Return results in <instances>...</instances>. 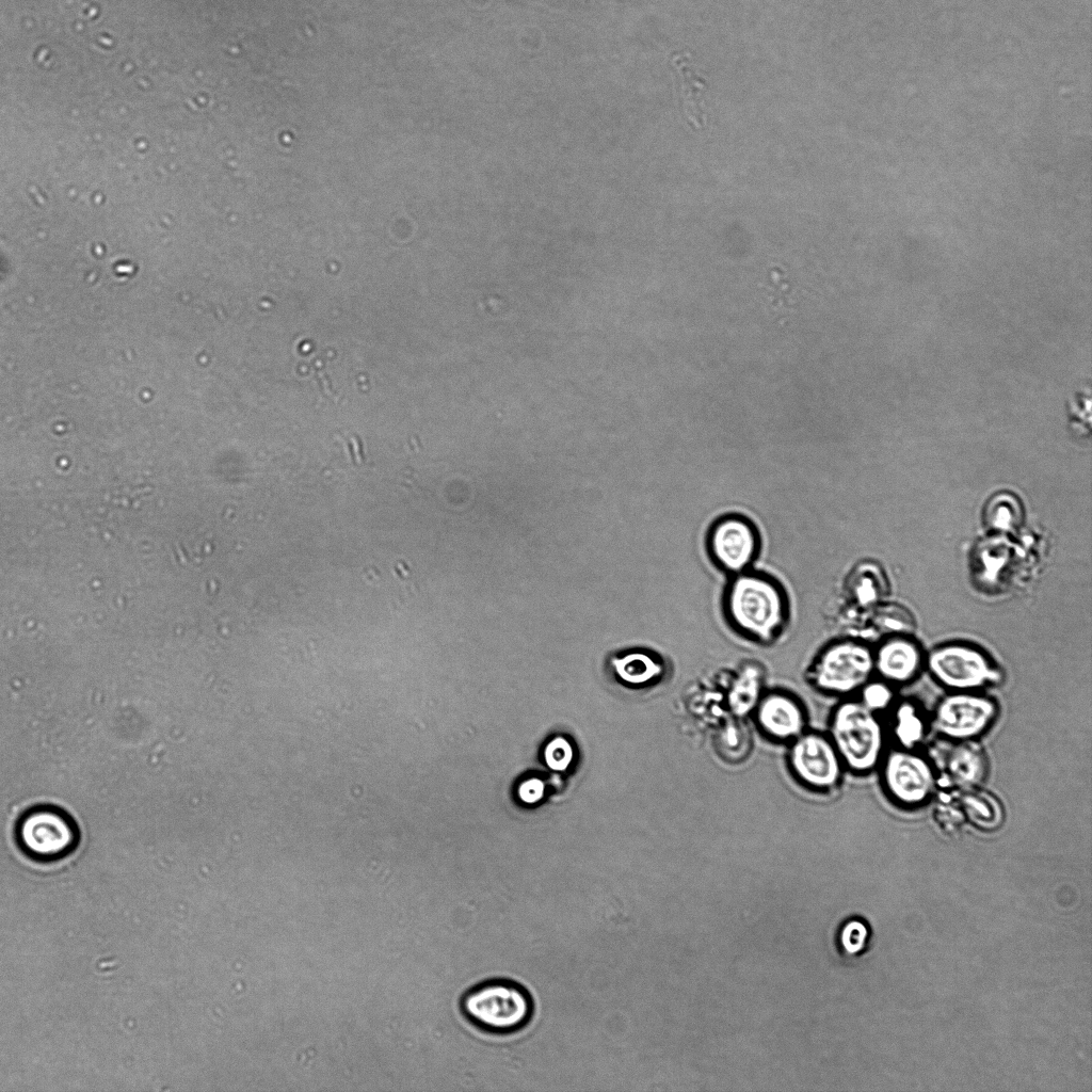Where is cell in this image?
Segmentation results:
<instances>
[{
  "mask_svg": "<svg viewBox=\"0 0 1092 1092\" xmlns=\"http://www.w3.org/2000/svg\"><path fill=\"white\" fill-rule=\"evenodd\" d=\"M721 609L732 631L762 646L775 643L791 620L790 598L784 584L770 573L753 567L728 577Z\"/></svg>",
  "mask_w": 1092,
  "mask_h": 1092,
  "instance_id": "6da1fadb",
  "label": "cell"
},
{
  "mask_svg": "<svg viewBox=\"0 0 1092 1092\" xmlns=\"http://www.w3.org/2000/svg\"><path fill=\"white\" fill-rule=\"evenodd\" d=\"M847 772L867 775L878 769L887 751L888 734L880 714L855 696L840 698L833 707L828 732Z\"/></svg>",
  "mask_w": 1092,
  "mask_h": 1092,
  "instance_id": "7a4b0ae2",
  "label": "cell"
},
{
  "mask_svg": "<svg viewBox=\"0 0 1092 1092\" xmlns=\"http://www.w3.org/2000/svg\"><path fill=\"white\" fill-rule=\"evenodd\" d=\"M460 1011L477 1029L507 1035L524 1029L532 1019L534 1002L529 991L508 978L480 981L460 998Z\"/></svg>",
  "mask_w": 1092,
  "mask_h": 1092,
  "instance_id": "3957f363",
  "label": "cell"
},
{
  "mask_svg": "<svg viewBox=\"0 0 1092 1092\" xmlns=\"http://www.w3.org/2000/svg\"><path fill=\"white\" fill-rule=\"evenodd\" d=\"M807 676L810 686L826 696H855L876 676L873 648L855 638L832 640L816 654Z\"/></svg>",
  "mask_w": 1092,
  "mask_h": 1092,
  "instance_id": "277c9868",
  "label": "cell"
},
{
  "mask_svg": "<svg viewBox=\"0 0 1092 1092\" xmlns=\"http://www.w3.org/2000/svg\"><path fill=\"white\" fill-rule=\"evenodd\" d=\"M926 670L946 691H986L1005 681L1001 667L982 648L948 642L926 655Z\"/></svg>",
  "mask_w": 1092,
  "mask_h": 1092,
  "instance_id": "5b68a950",
  "label": "cell"
},
{
  "mask_svg": "<svg viewBox=\"0 0 1092 1092\" xmlns=\"http://www.w3.org/2000/svg\"><path fill=\"white\" fill-rule=\"evenodd\" d=\"M877 770L886 798L905 810L927 806L940 789L938 774L920 749H887Z\"/></svg>",
  "mask_w": 1092,
  "mask_h": 1092,
  "instance_id": "8992f818",
  "label": "cell"
},
{
  "mask_svg": "<svg viewBox=\"0 0 1092 1092\" xmlns=\"http://www.w3.org/2000/svg\"><path fill=\"white\" fill-rule=\"evenodd\" d=\"M16 840L23 853L38 862H53L70 854L80 834L71 816L50 805H35L26 810L16 823Z\"/></svg>",
  "mask_w": 1092,
  "mask_h": 1092,
  "instance_id": "52a82bcc",
  "label": "cell"
},
{
  "mask_svg": "<svg viewBox=\"0 0 1092 1092\" xmlns=\"http://www.w3.org/2000/svg\"><path fill=\"white\" fill-rule=\"evenodd\" d=\"M999 713V703L986 691H946L930 714L931 729L950 741L980 740Z\"/></svg>",
  "mask_w": 1092,
  "mask_h": 1092,
  "instance_id": "ba28073f",
  "label": "cell"
},
{
  "mask_svg": "<svg viewBox=\"0 0 1092 1092\" xmlns=\"http://www.w3.org/2000/svg\"><path fill=\"white\" fill-rule=\"evenodd\" d=\"M761 545L757 525L739 512L718 516L705 535L710 563L728 577L752 568L760 556Z\"/></svg>",
  "mask_w": 1092,
  "mask_h": 1092,
  "instance_id": "9c48e42d",
  "label": "cell"
},
{
  "mask_svg": "<svg viewBox=\"0 0 1092 1092\" xmlns=\"http://www.w3.org/2000/svg\"><path fill=\"white\" fill-rule=\"evenodd\" d=\"M786 762L792 777L817 793L834 791L847 772L829 735L808 728L787 744Z\"/></svg>",
  "mask_w": 1092,
  "mask_h": 1092,
  "instance_id": "30bf717a",
  "label": "cell"
},
{
  "mask_svg": "<svg viewBox=\"0 0 1092 1092\" xmlns=\"http://www.w3.org/2000/svg\"><path fill=\"white\" fill-rule=\"evenodd\" d=\"M937 774L940 788L983 786L990 773V759L979 740L950 741L940 738L925 752Z\"/></svg>",
  "mask_w": 1092,
  "mask_h": 1092,
  "instance_id": "8fae6325",
  "label": "cell"
},
{
  "mask_svg": "<svg viewBox=\"0 0 1092 1092\" xmlns=\"http://www.w3.org/2000/svg\"><path fill=\"white\" fill-rule=\"evenodd\" d=\"M751 714L759 733L775 743L787 745L807 729L805 706L788 691L764 692Z\"/></svg>",
  "mask_w": 1092,
  "mask_h": 1092,
  "instance_id": "7c38bea8",
  "label": "cell"
},
{
  "mask_svg": "<svg viewBox=\"0 0 1092 1092\" xmlns=\"http://www.w3.org/2000/svg\"><path fill=\"white\" fill-rule=\"evenodd\" d=\"M874 675L893 686L914 682L926 670V654L910 635L888 636L873 649Z\"/></svg>",
  "mask_w": 1092,
  "mask_h": 1092,
  "instance_id": "4fadbf2b",
  "label": "cell"
},
{
  "mask_svg": "<svg viewBox=\"0 0 1092 1092\" xmlns=\"http://www.w3.org/2000/svg\"><path fill=\"white\" fill-rule=\"evenodd\" d=\"M888 712L886 729L895 746L920 749L931 730L930 716L921 703L913 697L897 698Z\"/></svg>",
  "mask_w": 1092,
  "mask_h": 1092,
  "instance_id": "5bb4252c",
  "label": "cell"
},
{
  "mask_svg": "<svg viewBox=\"0 0 1092 1092\" xmlns=\"http://www.w3.org/2000/svg\"><path fill=\"white\" fill-rule=\"evenodd\" d=\"M966 824L992 833L1002 828L1006 809L1000 799L983 786L954 789Z\"/></svg>",
  "mask_w": 1092,
  "mask_h": 1092,
  "instance_id": "9a60e30c",
  "label": "cell"
},
{
  "mask_svg": "<svg viewBox=\"0 0 1092 1092\" xmlns=\"http://www.w3.org/2000/svg\"><path fill=\"white\" fill-rule=\"evenodd\" d=\"M617 676L631 686H646L655 682L663 672L662 659L653 652L633 649L613 661Z\"/></svg>",
  "mask_w": 1092,
  "mask_h": 1092,
  "instance_id": "2e32d148",
  "label": "cell"
},
{
  "mask_svg": "<svg viewBox=\"0 0 1092 1092\" xmlns=\"http://www.w3.org/2000/svg\"><path fill=\"white\" fill-rule=\"evenodd\" d=\"M846 588L857 605L868 606L878 603L885 595L887 583L878 565L862 563L850 573Z\"/></svg>",
  "mask_w": 1092,
  "mask_h": 1092,
  "instance_id": "e0dca14e",
  "label": "cell"
},
{
  "mask_svg": "<svg viewBox=\"0 0 1092 1092\" xmlns=\"http://www.w3.org/2000/svg\"><path fill=\"white\" fill-rule=\"evenodd\" d=\"M761 673L757 663L745 664L736 676L729 691V706L737 717L751 713L764 692Z\"/></svg>",
  "mask_w": 1092,
  "mask_h": 1092,
  "instance_id": "ac0fdd59",
  "label": "cell"
},
{
  "mask_svg": "<svg viewBox=\"0 0 1092 1092\" xmlns=\"http://www.w3.org/2000/svg\"><path fill=\"white\" fill-rule=\"evenodd\" d=\"M1022 514V505L1014 495L999 493L989 500L984 521L991 529L1010 531L1021 523Z\"/></svg>",
  "mask_w": 1092,
  "mask_h": 1092,
  "instance_id": "d6986e66",
  "label": "cell"
},
{
  "mask_svg": "<svg viewBox=\"0 0 1092 1092\" xmlns=\"http://www.w3.org/2000/svg\"><path fill=\"white\" fill-rule=\"evenodd\" d=\"M933 801V819L943 832L954 835L966 825L952 788H940Z\"/></svg>",
  "mask_w": 1092,
  "mask_h": 1092,
  "instance_id": "ffe728a7",
  "label": "cell"
},
{
  "mask_svg": "<svg viewBox=\"0 0 1092 1092\" xmlns=\"http://www.w3.org/2000/svg\"><path fill=\"white\" fill-rule=\"evenodd\" d=\"M869 941V926L857 917L846 919L836 935L837 948L846 957H856L863 953L867 949Z\"/></svg>",
  "mask_w": 1092,
  "mask_h": 1092,
  "instance_id": "44dd1931",
  "label": "cell"
},
{
  "mask_svg": "<svg viewBox=\"0 0 1092 1092\" xmlns=\"http://www.w3.org/2000/svg\"><path fill=\"white\" fill-rule=\"evenodd\" d=\"M896 687L873 676L857 692L855 697L869 710L880 714L888 711L897 700Z\"/></svg>",
  "mask_w": 1092,
  "mask_h": 1092,
  "instance_id": "7402d4cb",
  "label": "cell"
},
{
  "mask_svg": "<svg viewBox=\"0 0 1092 1092\" xmlns=\"http://www.w3.org/2000/svg\"><path fill=\"white\" fill-rule=\"evenodd\" d=\"M872 624L876 631L882 635H911L913 630L912 616L901 607L884 606L876 611Z\"/></svg>",
  "mask_w": 1092,
  "mask_h": 1092,
  "instance_id": "603a6c76",
  "label": "cell"
},
{
  "mask_svg": "<svg viewBox=\"0 0 1092 1092\" xmlns=\"http://www.w3.org/2000/svg\"><path fill=\"white\" fill-rule=\"evenodd\" d=\"M574 757L572 744L563 737H556L550 740L544 750L545 764L552 770L563 771L567 769Z\"/></svg>",
  "mask_w": 1092,
  "mask_h": 1092,
  "instance_id": "cb8c5ba5",
  "label": "cell"
},
{
  "mask_svg": "<svg viewBox=\"0 0 1092 1092\" xmlns=\"http://www.w3.org/2000/svg\"><path fill=\"white\" fill-rule=\"evenodd\" d=\"M1090 390H1083L1077 392L1072 401L1069 403L1070 415L1073 417L1074 422L1082 428L1085 424L1090 425V404H1091Z\"/></svg>",
  "mask_w": 1092,
  "mask_h": 1092,
  "instance_id": "d4e9b609",
  "label": "cell"
},
{
  "mask_svg": "<svg viewBox=\"0 0 1092 1092\" xmlns=\"http://www.w3.org/2000/svg\"><path fill=\"white\" fill-rule=\"evenodd\" d=\"M545 784L537 777L525 780L518 787L520 800L528 804L539 802L544 797Z\"/></svg>",
  "mask_w": 1092,
  "mask_h": 1092,
  "instance_id": "484cf974",
  "label": "cell"
}]
</instances>
